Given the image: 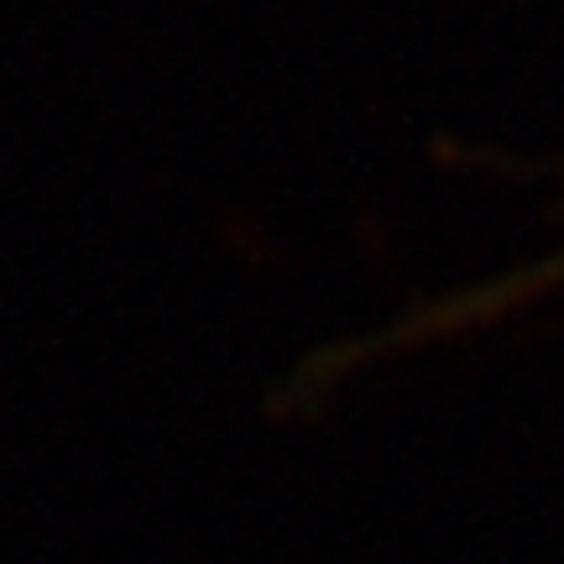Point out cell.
<instances>
[{
	"mask_svg": "<svg viewBox=\"0 0 564 564\" xmlns=\"http://www.w3.org/2000/svg\"><path fill=\"white\" fill-rule=\"evenodd\" d=\"M560 278H564V257H560V262H549V278H528L523 288H549V282H560ZM523 288H507V299H518Z\"/></svg>",
	"mask_w": 564,
	"mask_h": 564,
	"instance_id": "cell-1",
	"label": "cell"
}]
</instances>
